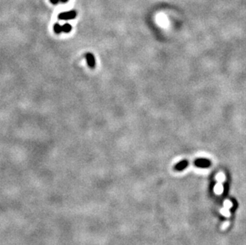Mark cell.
<instances>
[{
	"instance_id": "cell-7",
	"label": "cell",
	"mask_w": 246,
	"mask_h": 245,
	"mask_svg": "<svg viewBox=\"0 0 246 245\" xmlns=\"http://www.w3.org/2000/svg\"><path fill=\"white\" fill-rule=\"evenodd\" d=\"M220 213H221V214H222L223 216H226V217H230V216H231V214H230V209H228L225 208V207H224L223 209H221Z\"/></svg>"
},
{
	"instance_id": "cell-10",
	"label": "cell",
	"mask_w": 246,
	"mask_h": 245,
	"mask_svg": "<svg viewBox=\"0 0 246 245\" xmlns=\"http://www.w3.org/2000/svg\"><path fill=\"white\" fill-rule=\"evenodd\" d=\"M230 221H225V222H224L223 224H221V230H225V229L230 226Z\"/></svg>"
},
{
	"instance_id": "cell-5",
	"label": "cell",
	"mask_w": 246,
	"mask_h": 245,
	"mask_svg": "<svg viewBox=\"0 0 246 245\" xmlns=\"http://www.w3.org/2000/svg\"><path fill=\"white\" fill-rule=\"evenodd\" d=\"M54 30L56 34H61L62 32V25H61L59 23H55L54 25Z\"/></svg>"
},
{
	"instance_id": "cell-13",
	"label": "cell",
	"mask_w": 246,
	"mask_h": 245,
	"mask_svg": "<svg viewBox=\"0 0 246 245\" xmlns=\"http://www.w3.org/2000/svg\"><path fill=\"white\" fill-rule=\"evenodd\" d=\"M68 1H69V0H60V2H61V3H67Z\"/></svg>"
},
{
	"instance_id": "cell-1",
	"label": "cell",
	"mask_w": 246,
	"mask_h": 245,
	"mask_svg": "<svg viewBox=\"0 0 246 245\" xmlns=\"http://www.w3.org/2000/svg\"><path fill=\"white\" fill-rule=\"evenodd\" d=\"M77 15V12L76 10H70V11H65L61 12L58 15V19L60 20H70L75 19Z\"/></svg>"
},
{
	"instance_id": "cell-9",
	"label": "cell",
	"mask_w": 246,
	"mask_h": 245,
	"mask_svg": "<svg viewBox=\"0 0 246 245\" xmlns=\"http://www.w3.org/2000/svg\"><path fill=\"white\" fill-rule=\"evenodd\" d=\"M196 164L198 165H208L210 164V162L208 161H205V160H199L198 162H196Z\"/></svg>"
},
{
	"instance_id": "cell-3",
	"label": "cell",
	"mask_w": 246,
	"mask_h": 245,
	"mask_svg": "<svg viewBox=\"0 0 246 245\" xmlns=\"http://www.w3.org/2000/svg\"><path fill=\"white\" fill-rule=\"evenodd\" d=\"M214 193L217 194V195H221L222 194L224 191V188L223 185H222V183H220V182H217V184L215 185L214 186Z\"/></svg>"
},
{
	"instance_id": "cell-2",
	"label": "cell",
	"mask_w": 246,
	"mask_h": 245,
	"mask_svg": "<svg viewBox=\"0 0 246 245\" xmlns=\"http://www.w3.org/2000/svg\"><path fill=\"white\" fill-rule=\"evenodd\" d=\"M85 59H86L87 64L89 68L91 69H94L96 67V59H95V57L93 56V54L91 53H89L85 55Z\"/></svg>"
},
{
	"instance_id": "cell-8",
	"label": "cell",
	"mask_w": 246,
	"mask_h": 245,
	"mask_svg": "<svg viewBox=\"0 0 246 245\" xmlns=\"http://www.w3.org/2000/svg\"><path fill=\"white\" fill-rule=\"evenodd\" d=\"M223 205H224V207H225V208H226V209H230L233 207V203L229 200H225Z\"/></svg>"
},
{
	"instance_id": "cell-12",
	"label": "cell",
	"mask_w": 246,
	"mask_h": 245,
	"mask_svg": "<svg viewBox=\"0 0 246 245\" xmlns=\"http://www.w3.org/2000/svg\"><path fill=\"white\" fill-rule=\"evenodd\" d=\"M50 1V3H52V4H54V5H56V4H58L59 2H60V0H49Z\"/></svg>"
},
{
	"instance_id": "cell-6",
	"label": "cell",
	"mask_w": 246,
	"mask_h": 245,
	"mask_svg": "<svg viewBox=\"0 0 246 245\" xmlns=\"http://www.w3.org/2000/svg\"><path fill=\"white\" fill-rule=\"evenodd\" d=\"M72 30V25L69 23H65L62 25V32L64 33H69Z\"/></svg>"
},
{
	"instance_id": "cell-11",
	"label": "cell",
	"mask_w": 246,
	"mask_h": 245,
	"mask_svg": "<svg viewBox=\"0 0 246 245\" xmlns=\"http://www.w3.org/2000/svg\"><path fill=\"white\" fill-rule=\"evenodd\" d=\"M186 165V162H182L181 164H179V165H178V168L180 169V168H183V167H185V165Z\"/></svg>"
},
{
	"instance_id": "cell-4",
	"label": "cell",
	"mask_w": 246,
	"mask_h": 245,
	"mask_svg": "<svg viewBox=\"0 0 246 245\" xmlns=\"http://www.w3.org/2000/svg\"><path fill=\"white\" fill-rule=\"evenodd\" d=\"M215 178H216V181H217V182L223 183L224 181H225V174L222 173V172H220V173H218V174L216 175Z\"/></svg>"
}]
</instances>
